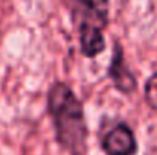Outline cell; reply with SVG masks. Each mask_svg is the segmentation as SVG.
I'll use <instances>...</instances> for the list:
<instances>
[{
	"instance_id": "1",
	"label": "cell",
	"mask_w": 157,
	"mask_h": 155,
	"mask_svg": "<svg viewBox=\"0 0 157 155\" xmlns=\"http://www.w3.org/2000/svg\"><path fill=\"white\" fill-rule=\"evenodd\" d=\"M55 140L69 155H86L89 126L81 99L64 81H55L46 98Z\"/></svg>"
},
{
	"instance_id": "2",
	"label": "cell",
	"mask_w": 157,
	"mask_h": 155,
	"mask_svg": "<svg viewBox=\"0 0 157 155\" xmlns=\"http://www.w3.org/2000/svg\"><path fill=\"white\" fill-rule=\"evenodd\" d=\"M76 32L105 31L110 23V0H69Z\"/></svg>"
},
{
	"instance_id": "3",
	"label": "cell",
	"mask_w": 157,
	"mask_h": 155,
	"mask_svg": "<svg viewBox=\"0 0 157 155\" xmlns=\"http://www.w3.org/2000/svg\"><path fill=\"white\" fill-rule=\"evenodd\" d=\"M99 145L105 155H136L139 151L134 131L127 122L117 119L102 126Z\"/></svg>"
},
{
	"instance_id": "4",
	"label": "cell",
	"mask_w": 157,
	"mask_h": 155,
	"mask_svg": "<svg viewBox=\"0 0 157 155\" xmlns=\"http://www.w3.org/2000/svg\"><path fill=\"white\" fill-rule=\"evenodd\" d=\"M107 76L110 78L113 87L125 96H131L137 90V78L128 67L124 47L119 41H114L111 58L107 67Z\"/></svg>"
},
{
	"instance_id": "5",
	"label": "cell",
	"mask_w": 157,
	"mask_h": 155,
	"mask_svg": "<svg viewBox=\"0 0 157 155\" xmlns=\"http://www.w3.org/2000/svg\"><path fill=\"white\" fill-rule=\"evenodd\" d=\"M144 98L147 105L157 113V72L153 73L147 82H145V88H144Z\"/></svg>"
}]
</instances>
